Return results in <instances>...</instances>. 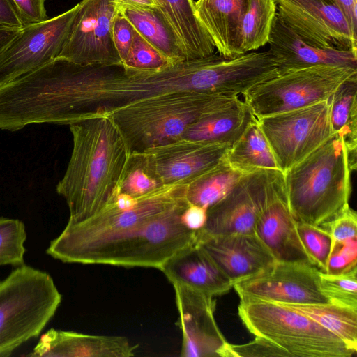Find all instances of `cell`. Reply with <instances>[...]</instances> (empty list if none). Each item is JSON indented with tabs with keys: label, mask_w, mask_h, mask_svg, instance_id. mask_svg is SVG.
<instances>
[{
	"label": "cell",
	"mask_w": 357,
	"mask_h": 357,
	"mask_svg": "<svg viewBox=\"0 0 357 357\" xmlns=\"http://www.w3.org/2000/svg\"><path fill=\"white\" fill-rule=\"evenodd\" d=\"M202 59L142 70L122 64L79 66L57 57L24 76L20 99L29 123L69 125L155 96L202 92Z\"/></svg>",
	"instance_id": "1"
},
{
	"label": "cell",
	"mask_w": 357,
	"mask_h": 357,
	"mask_svg": "<svg viewBox=\"0 0 357 357\" xmlns=\"http://www.w3.org/2000/svg\"><path fill=\"white\" fill-rule=\"evenodd\" d=\"M117 7L153 8L156 7L153 0H112Z\"/></svg>",
	"instance_id": "47"
},
{
	"label": "cell",
	"mask_w": 357,
	"mask_h": 357,
	"mask_svg": "<svg viewBox=\"0 0 357 357\" xmlns=\"http://www.w3.org/2000/svg\"><path fill=\"white\" fill-rule=\"evenodd\" d=\"M231 146L181 138L147 149L163 185L188 184L225 158Z\"/></svg>",
	"instance_id": "18"
},
{
	"label": "cell",
	"mask_w": 357,
	"mask_h": 357,
	"mask_svg": "<svg viewBox=\"0 0 357 357\" xmlns=\"http://www.w3.org/2000/svg\"><path fill=\"white\" fill-rule=\"evenodd\" d=\"M185 184L164 185L138 197L137 204L121 210L114 203L77 223H67L51 241L47 255L64 263L78 264L89 252L113 242L135 230L185 198Z\"/></svg>",
	"instance_id": "5"
},
{
	"label": "cell",
	"mask_w": 357,
	"mask_h": 357,
	"mask_svg": "<svg viewBox=\"0 0 357 357\" xmlns=\"http://www.w3.org/2000/svg\"><path fill=\"white\" fill-rule=\"evenodd\" d=\"M249 0H197L196 15L211 38L220 55L226 59L241 56V22Z\"/></svg>",
	"instance_id": "23"
},
{
	"label": "cell",
	"mask_w": 357,
	"mask_h": 357,
	"mask_svg": "<svg viewBox=\"0 0 357 357\" xmlns=\"http://www.w3.org/2000/svg\"><path fill=\"white\" fill-rule=\"evenodd\" d=\"M134 33L133 26L118 10L112 25V38L122 63L128 54Z\"/></svg>",
	"instance_id": "40"
},
{
	"label": "cell",
	"mask_w": 357,
	"mask_h": 357,
	"mask_svg": "<svg viewBox=\"0 0 357 357\" xmlns=\"http://www.w3.org/2000/svg\"><path fill=\"white\" fill-rule=\"evenodd\" d=\"M297 227L298 222L286 195L283 173L278 170L272 181L269 196L256 223L255 233L277 261L314 266L301 242Z\"/></svg>",
	"instance_id": "17"
},
{
	"label": "cell",
	"mask_w": 357,
	"mask_h": 357,
	"mask_svg": "<svg viewBox=\"0 0 357 357\" xmlns=\"http://www.w3.org/2000/svg\"><path fill=\"white\" fill-rule=\"evenodd\" d=\"M0 25L13 28L24 26L13 0H0Z\"/></svg>",
	"instance_id": "43"
},
{
	"label": "cell",
	"mask_w": 357,
	"mask_h": 357,
	"mask_svg": "<svg viewBox=\"0 0 357 357\" xmlns=\"http://www.w3.org/2000/svg\"><path fill=\"white\" fill-rule=\"evenodd\" d=\"M357 69L317 66L278 73L243 95L255 119L328 100Z\"/></svg>",
	"instance_id": "9"
},
{
	"label": "cell",
	"mask_w": 357,
	"mask_h": 357,
	"mask_svg": "<svg viewBox=\"0 0 357 357\" xmlns=\"http://www.w3.org/2000/svg\"><path fill=\"white\" fill-rule=\"evenodd\" d=\"M153 1L178 38L188 61L201 59L215 53V45L196 15L193 0Z\"/></svg>",
	"instance_id": "24"
},
{
	"label": "cell",
	"mask_w": 357,
	"mask_h": 357,
	"mask_svg": "<svg viewBox=\"0 0 357 357\" xmlns=\"http://www.w3.org/2000/svg\"><path fill=\"white\" fill-rule=\"evenodd\" d=\"M196 241L233 284L276 261L255 234L207 236Z\"/></svg>",
	"instance_id": "19"
},
{
	"label": "cell",
	"mask_w": 357,
	"mask_h": 357,
	"mask_svg": "<svg viewBox=\"0 0 357 357\" xmlns=\"http://www.w3.org/2000/svg\"><path fill=\"white\" fill-rule=\"evenodd\" d=\"M268 43L278 73L317 66L357 69V51L313 46L287 26L277 13Z\"/></svg>",
	"instance_id": "20"
},
{
	"label": "cell",
	"mask_w": 357,
	"mask_h": 357,
	"mask_svg": "<svg viewBox=\"0 0 357 357\" xmlns=\"http://www.w3.org/2000/svg\"><path fill=\"white\" fill-rule=\"evenodd\" d=\"M351 172L344 142L333 133L283 173L289 205L296 221L322 227L349 207Z\"/></svg>",
	"instance_id": "3"
},
{
	"label": "cell",
	"mask_w": 357,
	"mask_h": 357,
	"mask_svg": "<svg viewBox=\"0 0 357 357\" xmlns=\"http://www.w3.org/2000/svg\"><path fill=\"white\" fill-rule=\"evenodd\" d=\"M58 56L79 66L122 64L112 38V0H82Z\"/></svg>",
	"instance_id": "13"
},
{
	"label": "cell",
	"mask_w": 357,
	"mask_h": 357,
	"mask_svg": "<svg viewBox=\"0 0 357 357\" xmlns=\"http://www.w3.org/2000/svg\"><path fill=\"white\" fill-rule=\"evenodd\" d=\"M61 300L50 274L25 264L0 280V357L37 337Z\"/></svg>",
	"instance_id": "6"
},
{
	"label": "cell",
	"mask_w": 357,
	"mask_h": 357,
	"mask_svg": "<svg viewBox=\"0 0 357 357\" xmlns=\"http://www.w3.org/2000/svg\"><path fill=\"white\" fill-rule=\"evenodd\" d=\"M47 0H13L24 25L47 20L49 17L45 8Z\"/></svg>",
	"instance_id": "41"
},
{
	"label": "cell",
	"mask_w": 357,
	"mask_h": 357,
	"mask_svg": "<svg viewBox=\"0 0 357 357\" xmlns=\"http://www.w3.org/2000/svg\"><path fill=\"white\" fill-rule=\"evenodd\" d=\"M207 220L206 208L188 204L181 215L183 225L189 230L197 231L202 229Z\"/></svg>",
	"instance_id": "42"
},
{
	"label": "cell",
	"mask_w": 357,
	"mask_h": 357,
	"mask_svg": "<svg viewBox=\"0 0 357 357\" xmlns=\"http://www.w3.org/2000/svg\"><path fill=\"white\" fill-rule=\"evenodd\" d=\"M277 171L244 174L224 198L207 209L206 224L195 231L196 238L255 234L256 223L266 204Z\"/></svg>",
	"instance_id": "12"
},
{
	"label": "cell",
	"mask_w": 357,
	"mask_h": 357,
	"mask_svg": "<svg viewBox=\"0 0 357 357\" xmlns=\"http://www.w3.org/2000/svg\"><path fill=\"white\" fill-rule=\"evenodd\" d=\"M135 29L172 63L188 61L176 35L155 7H117Z\"/></svg>",
	"instance_id": "26"
},
{
	"label": "cell",
	"mask_w": 357,
	"mask_h": 357,
	"mask_svg": "<svg viewBox=\"0 0 357 357\" xmlns=\"http://www.w3.org/2000/svg\"><path fill=\"white\" fill-rule=\"evenodd\" d=\"M357 268L340 275L319 271L323 294L333 303L357 310Z\"/></svg>",
	"instance_id": "34"
},
{
	"label": "cell",
	"mask_w": 357,
	"mask_h": 357,
	"mask_svg": "<svg viewBox=\"0 0 357 357\" xmlns=\"http://www.w3.org/2000/svg\"><path fill=\"white\" fill-rule=\"evenodd\" d=\"M139 201V198L134 197L126 193H119L114 200V204L119 209L126 210L135 207Z\"/></svg>",
	"instance_id": "46"
},
{
	"label": "cell",
	"mask_w": 357,
	"mask_h": 357,
	"mask_svg": "<svg viewBox=\"0 0 357 357\" xmlns=\"http://www.w3.org/2000/svg\"><path fill=\"white\" fill-rule=\"evenodd\" d=\"M332 132L347 148L350 165L357 166V75L346 80L331 97Z\"/></svg>",
	"instance_id": "28"
},
{
	"label": "cell",
	"mask_w": 357,
	"mask_h": 357,
	"mask_svg": "<svg viewBox=\"0 0 357 357\" xmlns=\"http://www.w3.org/2000/svg\"><path fill=\"white\" fill-rule=\"evenodd\" d=\"M186 199L140 227L86 254L82 264H105L160 269L172 256L196 240L195 231L181 221Z\"/></svg>",
	"instance_id": "8"
},
{
	"label": "cell",
	"mask_w": 357,
	"mask_h": 357,
	"mask_svg": "<svg viewBox=\"0 0 357 357\" xmlns=\"http://www.w3.org/2000/svg\"><path fill=\"white\" fill-rule=\"evenodd\" d=\"M137 345L123 336L93 335L51 328L41 337L31 357H130Z\"/></svg>",
	"instance_id": "21"
},
{
	"label": "cell",
	"mask_w": 357,
	"mask_h": 357,
	"mask_svg": "<svg viewBox=\"0 0 357 357\" xmlns=\"http://www.w3.org/2000/svg\"><path fill=\"white\" fill-rule=\"evenodd\" d=\"M244 174L233 167L225 157L214 167L187 184L186 200L208 209L224 198Z\"/></svg>",
	"instance_id": "29"
},
{
	"label": "cell",
	"mask_w": 357,
	"mask_h": 357,
	"mask_svg": "<svg viewBox=\"0 0 357 357\" xmlns=\"http://www.w3.org/2000/svg\"><path fill=\"white\" fill-rule=\"evenodd\" d=\"M298 232L301 242L313 265L325 273L332 245L333 238L323 227L298 222Z\"/></svg>",
	"instance_id": "35"
},
{
	"label": "cell",
	"mask_w": 357,
	"mask_h": 357,
	"mask_svg": "<svg viewBox=\"0 0 357 357\" xmlns=\"http://www.w3.org/2000/svg\"><path fill=\"white\" fill-rule=\"evenodd\" d=\"M331 98L302 108L257 119L279 169L284 173L333 134Z\"/></svg>",
	"instance_id": "10"
},
{
	"label": "cell",
	"mask_w": 357,
	"mask_h": 357,
	"mask_svg": "<svg viewBox=\"0 0 357 357\" xmlns=\"http://www.w3.org/2000/svg\"><path fill=\"white\" fill-rule=\"evenodd\" d=\"M122 65L135 70H156L174 63L135 29L130 48Z\"/></svg>",
	"instance_id": "36"
},
{
	"label": "cell",
	"mask_w": 357,
	"mask_h": 357,
	"mask_svg": "<svg viewBox=\"0 0 357 357\" xmlns=\"http://www.w3.org/2000/svg\"><path fill=\"white\" fill-rule=\"evenodd\" d=\"M220 357L290 356L283 349L271 341L255 336L254 340L244 344L226 342L222 348Z\"/></svg>",
	"instance_id": "38"
},
{
	"label": "cell",
	"mask_w": 357,
	"mask_h": 357,
	"mask_svg": "<svg viewBox=\"0 0 357 357\" xmlns=\"http://www.w3.org/2000/svg\"><path fill=\"white\" fill-rule=\"evenodd\" d=\"M164 185L148 151L130 153L119 193L138 198Z\"/></svg>",
	"instance_id": "32"
},
{
	"label": "cell",
	"mask_w": 357,
	"mask_h": 357,
	"mask_svg": "<svg viewBox=\"0 0 357 357\" xmlns=\"http://www.w3.org/2000/svg\"><path fill=\"white\" fill-rule=\"evenodd\" d=\"M346 16L352 33L357 37V0H334Z\"/></svg>",
	"instance_id": "44"
},
{
	"label": "cell",
	"mask_w": 357,
	"mask_h": 357,
	"mask_svg": "<svg viewBox=\"0 0 357 357\" xmlns=\"http://www.w3.org/2000/svg\"><path fill=\"white\" fill-rule=\"evenodd\" d=\"M283 304L310 317L357 351V310L333 303Z\"/></svg>",
	"instance_id": "30"
},
{
	"label": "cell",
	"mask_w": 357,
	"mask_h": 357,
	"mask_svg": "<svg viewBox=\"0 0 357 357\" xmlns=\"http://www.w3.org/2000/svg\"><path fill=\"white\" fill-rule=\"evenodd\" d=\"M276 13L274 0H249L241 26V55L268 43Z\"/></svg>",
	"instance_id": "31"
},
{
	"label": "cell",
	"mask_w": 357,
	"mask_h": 357,
	"mask_svg": "<svg viewBox=\"0 0 357 357\" xmlns=\"http://www.w3.org/2000/svg\"><path fill=\"white\" fill-rule=\"evenodd\" d=\"M68 126L73 149L56 192L68 206V222L77 223L114 200L130 152L109 116L89 118Z\"/></svg>",
	"instance_id": "2"
},
{
	"label": "cell",
	"mask_w": 357,
	"mask_h": 357,
	"mask_svg": "<svg viewBox=\"0 0 357 357\" xmlns=\"http://www.w3.org/2000/svg\"><path fill=\"white\" fill-rule=\"evenodd\" d=\"M79 8L77 3L61 15L24 25L0 53V85L57 58Z\"/></svg>",
	"instance_id": "11"
},
{
	"label": "cell",
	"mask_w": 357,
	"mask_h": 357,
	"mask_svg": "<svg viewBox=\"0 0 357 357\" xmlns=\"http://www.w3.org/2000/svg\"><path fill=\"white\" fill-rule=\"evenodd\" d=\"M22 28H13L0 25V53L17 36Z\"/></svg>",
	"instance_id": "45"
},
{
	"label": "cell",
	"mask_w": 357,
	"mask_h": 357,
	"mask_svg": "<svg viewBox=\"0 0 357 357\" xmlns=\"http://www.w3.org/2000/svg\"><path fill=\"white\" fill-rule=\"evenodd\" d=\"M160 270L172 284H182L213 297L226 294L233 287L231 280L196 240L172 256Z\"/></svg>",
	"instance_id": "22"
},
{
	"label": "cell",
	"mask_w": 357,
	"mask_h": 357,
	"mask_svg": "<svg viewBox=\"0 0 357 357\" xmlns=\"http://www.w3.org/2000/svg\"><path fill=\"white\" fill-rule=\"evenodd\" d=\"M323 227L328 229L333 241H344L357 236V215L349 206L327 222Z\"/></svg>",
	"instance_id": "39"
},
{
	"label": "cell",
	"mask_w": 357,
	"mask_h": 357,
	"mask_svg": "<svg viewBox=\"0 0 357 357\" xmlns=\"http://www.w3.org/2000/svg\"><path fill=\"white\" fill-rule=\"evenodd\" d=\"M255 118L248 106L238 98L199 119L182 138L231 146Z\"/></svg>",
	"instance_id": "25"
},
{
	"label": "cell",
	"mask_w": 357,
	"mask_h": 357,
	"mask_svg": "<svg viewBox=\"0 0 357 357\" xmlns=\"http://www.w3.org/2000/svg\"><path fill=\"white\" fill-rule=\"evenodd\" d=\"M233 287L241 301L284 304L331 303L321 289L319 269L307 264L276 261L260 273L234 283Z\"/></svg>",
	"instance_id": "14"
},
{
	"label": "cell",
	"mask_w": 357,
	"mask_h": 357,
	"mask_svg": "<svg viewBox=\"0 0 357 357\" xmlns=\"http://www.w3.org/2000/svg\"><path fill=\"white\" fill-rule=\"evenodd\" d=\"M357 268V236L333 241L325 273L340 275Z\"/></svg>",
	"instance_id": "37"
},
{
	"label": "cell",
	"mask_w": 357,
	"mask_h": 357,
	"mask_svg": "<svg viewBox=\"0 0 357 357\" xmlns=\"http://www.w3.org/2000/svg\"><path fill=\"white\" fill-rule=\"evenodd\" d=\"M238 96L179 91L155 96L109 115L129 151L142 152L182 138L202 117L234 103Z\"/></svg>",
	"instance_id": "4"
},
{
	"label": "cell",
	"mask_w": 357,
	"mask_h": 357,
	"mask_svg": "<svg viewBox=\"0 0 357 357\" xmlns=\"http://www.w3.org/2000/svg\"><path fill=\"white\" fill-rule=\"evenodd\" d=\"M172 285L182 332L181 356H219L227 341L215 320L213 297L182 284Z\"/></svg>",
	"instance_id": "16"
},
{
	"label": "cell",
	"mask_w": 357,
	"mask_h": 357,
	"mask_svg": "<svg viewBox=\"0 0 357 357\" xmlns=\"http://www.w3.org/2000/svg\"><path fill=\"white\" fill-rule=\"evenodd\" d=\"M238 312L250 333L271 341L290 356L351 357L356 354L336 335L283 304L241 301Z\"/></svg>",
	"instance_id": "7"
},
{
	"label": "cell",
	"mask_w": 357,
	"mask_h": 357,
	"mask_svg": "<svg viewBox=\"0 0 357 357\" xmlns=\"http://www.w3.org/2000/svg\"><path fill=\"white\" fill-rule=\"evenodd\" d=\"M225 159L233 167L244 174L259 170H280L255 118L229 148Z\"/></svg>",
	"instance_id": "27"
},
{
	"label": "cell",
	"mask_w": 357,
	"mask_h": 357,
	"mask_svg": "<svg viewBox=\"0 0 357 357\" xmlns=\"http://www.w3.org/2000/svg\"><path fill=\"white\" fill-rule=\"evenodd\" d=\"M26 238L25 226L22 221L0 218V266L24 264Z\"/></svg>",
	"instance_id": "33"
},
{
	"label": "cell",
	"mask_w": 357,
	"mask_h": 357,
	"mask_svg": "<svg viewBox=\"0 0 357 357\" xmlns=\"http://www.w3.org/2000/svg\"><path fill=\"white\" fill-rule=\"evenodd\" d=\"M208 61H207V63H208ZM206 66H207V64H206Z\"/></svg>",
	"instance_id": "48"
},
{
	"label": "cell",
	"mask_w": 357,
	"mask_h": 357,
	"mask_svg": "<svg viewBox=\"0 0 357 357\" xmlns=\"http://www.w3.org/2000/svg\"><path fill=\"white\" fill-rule=\"evenodd\" d=\"M283 22L320 48L357 51V37L334 0H274Z\"/></svg>",
	"instance_id": "15"
}]
</instances>
